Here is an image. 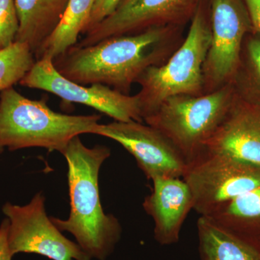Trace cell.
I'll use <instances>...</instances> for the list:
<instances>
[{
    "mask_svg": "<svg viewBox=\"0 0 260 260\" xmlns=\"http://www.w3.org/2000/svg\"><path fill=\"white\" fill-rule=\"evenodd\" d=\"M181 26L149 28L131 35L108 38L91 46L75 45L56 57L59 74L80 85L102 84L129 95L149 68L167 62L180 47Z\"/></svg>",
    "mask_w": 260,
    "mask_h": 260,
    "instance_id": "cell-1",
    "label": "cell"
},
{
    "mask_svg": "<svg viewBox=\"0 0 260 260\" xmlns=\"http://www.w3.org/2000/svg\"><path fill=\"white\" fill-rule=\"evenodd\" d=\"M61 154L68 165L70 213L66 220L51 218V221L61 232L73 234L90 258L105 260L121 234L117 219L104 213L99 194V171L110 157V149L101 145L88 148L77 136Z\"/></svg>",
    "mask_w": 260,
    "mask_h": 260,
    "instance_id": "cell-2",
    "label": "cell"
},
{
    "mask_svg": "<svg viewBox=\"0 0 260 260\" xmlns=\"http://www.w3.org/2000/svg\"><path fill=\"white\" fill-rule=\"evenodd\" d=\"M47 101L29 99L13 87L0 93V153L28 148L61 153L75 137L95 134L102 116L61 114Z\"/></svg>",
    "mask_w": 260,
    "mask_h": 260,
    "instance_id": "cell-3",
    "label": "cell"
},
{
    "mask_svg": "<svg viewBox=\"0 0 260 260\" xmlns=\"http://www.w3.org/2000/svg\"><path fill=\"white\" fill-rule=\"evenodd\" d=\"M210 43V20L202 3L180 47L167 62L149 68L137 81L141 88L136 95L143 121L169 98L204 94L203 65Z\"/></svg>",
    "mask_w": 260,
    "mask_h": 260,
    "instance_id": "cell-4",
    "label": "cell"
},
{
    "mask_svg": "<svg viewBox=\"0 0 260 260\" xmlns=\"http://www.w3.org/2000/svg\"><path fill=\"white\" fill-rule=\"evenodd\" d=\"M236 97L232 84L198 96L175 95L162 102L144 121L165 135L188 162L203 151Z\"/></svg>",
    "mask_w": 260,
    "mask_h": 260,
    "instance_id": "cell-5",
    "label": "cell"
},
{
    "mask_svg": "<svg viewBox=\"0 0 260 260\" xmlns=\"http://www.w3.org/2000/svg\"><path fill=\"white\" fill-rule=\"evenodd\" d=\"M182 179L200 216H210L229 202L260 185V167L224 154L203 150L187 162Z\"/></svg>",
    "mask_w": 260,
    "mask_h": 260,
    "instance_id": "cell-6",
    "label": "cell"
},
{
    "mask_svg": "<svg viewBox=\"0 0 260 260\" xmlns=\"http://www.w3.org/2000/svg\"><path fill=\"white\" fill-rule=\"evenodd\" d=\"M211 43L203 65L204 94L232 84L251 24L244 0H210Z\"/></svg>",
    "mask_w": 260,
    "mask_h": 260,
    "instance_id": "cell-7",
    "label": "cell"
},
{
    "mask_svg": "<svg viewBox=\"0 0 260 260\" xmlns=\"http://www.w3.org/2000/svg\"><path fill=\"white\" fill-rule=\"evenodd\" d=\"M3 211L9 220L8 242L13 256L23 252L51 260L91 259L78 244L67 239L47 216L42 192L23 206L5 203Z\"/></svg>",
    "mask_w": 260,
    "mask_h": 260,
    "instance_id": "cell-8",
    "label": "cell"
},
{
    "mask_svg": "<svg viewBox=\"0 0 260 260\" xmlns=\"http://www.w3.org/2000/svg\"><path fill=\"white\" fill-rule=\"evenodd\" d=\"M19 83L26 88L54 94L68 104L88 106L114 121H143L136 94L126 95L102 84L86 86L74 83L58 73L50 58L37 59Z\"/></svg>",
    "mask_w": 260,
    "mask_h": 260,
    "instance_id": "cell-9",
    "label": "cell"
},
{
    "mask_svg": "<svg viewBox=\"0 0 260 260\" xmlns=\"http://www.w3.org/2000/svg\"><path fill=\"white\" fill-rule=\"evenodd\" d=\"M202 0H123L112 13L90 28L75 45L91 46L108 38L149 28L181 26L191 20Z\"/></svg>",
    "mask_w": 260,
    "mask_h": 260,
    "instance_id": "cell-10",
    "label": "cell"
},
{
    "mask_svg": "<svg viewBox=\"0 0 260 260\" xmlns=\"http://www.w3.org/2000/svg\"><path fill=\"white\" fill-rule=\"evenodd\" d=\"M95 135L117 142L136 160L150 180L182 178L187 162L172 142L159 130L136 121L99 124Z\"/></svg>",
    "mask_w": 260,
    "mask_h": 260,
    "instance_id": "cell-11",
    "label": "cell"
},
{
    "mask_svg": "<svg viewBox=\"0 0 260 260\" xmlns=\"http://www.w3.org/2000/svg\"><path fill=\"white\" fill-rule=\"evenodd\" d=\"M203 150L260 167V106L236 97Z\"/></svg>",
    "mask_w": 260,
    "mask_h": 260,
    "instance_id": "cell-12",
    "label": "cell"
},
{
    "mask_svg": "<svg viewBox=\"0 0 260 260\" xmlns=\"http://www.w3.org/2000/svg\"><path fill=\"white\" fill-rule=\"evenodd\" d=\"M152 182L153 191L143 206L153 219L154 238L160 245L177 244L183 224L194 208L190 189L182 178H159Z\"/></svg>",
    "mask_w": 260,
    "mask_h": 260,
    "instance_id": "cell-13",
    "label": "cell"
},
{
    "mask_svg": "<svg viewBox=\"0 0 260 260\" xmlns=\"http://www.w3.org/2000/svg\"><path fill=\"white\" fill-rule=\"evenodd\" d=\"M69 0H15L19 20L15 42L26 44L36 54L60 23Z\"/></svg>",
    "mask_w": 260,
    "mask_h": 260,
    "instance_id": "cell-14",
    "label": "cell"
},
{
    "mask_svg": "<svg viewBox=\"0 0 260 260\" xmlns=\"http://www.w3.org/2000/svg\"><path fill=\"white\" fill-rule=\"evenodd\" d=\"M208 217L260 250V185L229 202Z\"/></svg>",
    "mask_w": 260,
    "mask_h": 260,
    "instance_id": "cell-15",
    "label": "cell"
},
{
    "mask_svg": "<svg viewBox=\"0 0 260 260\" xmlns=\"http://www.w3.org/2000/svg\"><path fill=\"white\" fill-rule=\"evenodd\" d=\"M201 260H260L259 250L208 217L197 222Z\"/></svg>",
    "mask_w": 260,
    "mask_h": 260,
    "instance_id": "cell-16",
    "label": "cell"
},
{
    "mask_svg": "<svg viewBox=\"0 0 260 260\" xmlns=\"http://www.w3.org/2000/svg\"><path fill=\"white\" fill-rule=\"evenodd\" d=\"M95 0H69L60 23L39 48L36 60L56 57L78 43L80 34L88 26Z\"/></svg>",
    "mask_w": 260,
    "mask_h": 260,
    "instance_id": "cell-17",
    "label": "cell"
},
{
    "mask_svg": "<svg viewBox=\"0 0 260 260\" xmlns=\"http://www.w3.org/2000/svg\"><path fill=\"white\" fill-rule=\"evenodd\" d=\"M26 44L15 42L0 50V93L20 83L36 62Z\"/></svg>",
    "mask_w": 260,
    "mask_h": 260,
    "instance_id": "cell-18",
    "label": "cell"
},
{
    "mask_svg": "<svg viewBox=\"0 0 260 260\" xmlns=\"http://www.w3.org/2000/svg\"><path fill=\"white\" fill-rule=\"evenodd\" d=\"M248 83L244 93L238 97L260 106V37H251L246 43Z\"/></svg>",
    "mask_w": 260,
    "mask_h": 260,
    "instance_id": "cell-19",
    "label": "cell"
},
{
    "mask_svg": "<svg viewBox=\"0 0 260 260\" xmlns=\"http://www.w3.org/2000/svg\"><path fill=\"white\" fill-rule=\"evenodd\" d=\"M18 30L15 0H0V50L15 42Z\"/></svg>",
    "mask_w": 260,
    "mask_h": 260,
    "instance_id": "cell-20",
    "label": "cell"
},
{
    "mask_svg": "<svg viewBox=\"0 0 260 260\" xmlns=\"http://www.w3.org/2000/svg\"><path fill=\"white\" fill-rule=\"evenodd\" d=\"M122 1L123 0H95L88 26L84 34L112 14Z\"/></svg>",
    "mask_w": 260,
    "mask_h": 260,
    "instance_id": "cell-21",
    "label": "cell"
},
{
    "mask_svg": "<svg viewBox=\"0 0 260 260\" xmlns=\"http://www.w3.org/2000/svg\"><path fill=\"white\" fill-rule=\"evenodd\" d=\"M9 220L5 218L0 225V260H12L13 255L8 242Z\"/></svg>",
    "mask_w": 260,
    "mask_h": 260,
    "instance_id": "cell-22",
    "label": "cell"
},
{
    "mask_svg": "<svg viewBox=\"0 0 260 260\" xmlns=\"http://www.w3.org/2000/svg\"><path fill=\"white\" fill-rule=\"evenodd\" d=\"M252 26L260 34V0H244Z\"/></svg>",
    "mask_w": 260,
    "mask_h": 260,
    "instance_id": "cell-23",
    "label": "cell"
},
{
    "mask_svg": "<svg viewBox=\"0 0 260 260\" xmlns=\"http://www.w3.org/2000/svg\"><path fill=\"white\" fill-rule=\"evenodd\" d=\"M259 256H260V250H259Z\"/></svg>",
    "mask_w": 260,
    "mask_h": 260,
    "instance_id": "cell-24",
    "label": "cell"
}]
</instances>
